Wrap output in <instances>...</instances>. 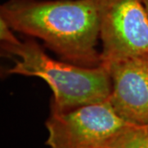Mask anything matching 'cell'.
I'll use <instances>...</instances> for the list:
<instances>
[{"instance_id": "8", "label": "cell", "mask_w": 148, "mask_h": 148, "mask_svg": "<svg viewBox=\"0 0 148 148\" xmlns=\"http://www.w3.org/2000/svg\"><path fill=\"white\" fill-rule=\"evenodd\" d=\"M95 148H118L114 145V143H112V144H107V145H103V146H100V147H97Z\"/></svg>"}, {"instance_id": "4", "label": "cell", "mask_w": 148, "mask_h": 148, "mask_svg": "<svg viewBox=\"0 0 148 148\" xmlns=\"http://www.w3.org/2000/svg\"><path fill=\"white\" fill-rule=\"evenodd\" d=\"M97 12L101 64L148 55V13L143 0H91Z\"/></svg>"}, {"instance_id": "3", "label": "cell", "mask_w": 148, "mask_h": 148, "mask_svg": "<svg viewBox=\"0 0 148 148\" xmlns=\"http://www.w3.org/2000/svg\"><path fill=\"white\" fill-rule=\"evenodd\" d=\"M110 99L66 111L50 110L45 122L49 148H95L112 144L130 127Z\"/></svg>"}, {"instance_id": "6", "label": "cell", "mask_w": 148, "mask_h": 148, "mask_svg": "<svg viewBox=\"0 0 148 148\" xmlns=\"http://www.w3.org/2000/svg\"><path fill=\"white\" fill-rule=\"evenodd\" d=\"M114 145L118 148H148V125H131Z\"/></svg>"}, {"instance_id": "7", "label": "cell", "mask_w": 148, "mask_h": 148, "mask_svg": "<svg viewBox=\"0 0 148 148\" xmlns=\"http://www.w3.org/2000/svg\"><path fill=\"white\" fill-rule=\"evenodd\" d=\"M0 40H1V45L16 44L20 40L14 35V31L7 23V21L1 17H0Z\"/></svg>"}, {"instance_id": "5", "label": "cell", "mask_w": 148, "mask_h": 148, "mask_svg": "<svg viewBox=\"0 0 148 148\" xmlns=\"http://www.w3.org/2000/svg\"><path fill=\"white\" fill-rule=\"evenodd\" d=\"M105 66L110 76L109 99L115 113L128 123L148 124V55L128 57Z\"/></svg>"}, {"instance_id": "2", "label": "cell", "mask_w": 148, "mask_h": 148, "mask_svg": "<svg viewBox=\"0 0 148 148\" xmlns=\"http://www.w3.org/2000/svg\"><path fill=\"white\" fill-rule=\"evenodd\" d=\"M13 60L8 73L38 77L53 92L50 110L66 111L110 98L111 80L105 65L84 67L50 57L33 39L1 45Z\"/></svg>"}, {"instance_id": "9", "label": "cell", "mask_w": 148, "mask_h": 148, "mask_svg": "<svg viewBox=\"0 0 148 148\" xmlns=\"http://www.w3.org/2000/svg\"><path fill=\"white\" fill-rule=\"evenodd\" d=\"M143 3H144V4H145L146 9H147V13H148V0H143Z\"/></svg>"}, {"instance_id": "1", "label": "cell", "mask_w": 148, "mask_h": 148, "mask_svg": "<svg viewBox=\"0 0 148 148\" xmlns=\"http://www.w3.org/2000/svg\"><path fill=\"white\" fill-rule=\"evenodd\" d=\"M0 17L14 32L40 40L63 60L84 67L101 64L99 21L91 0H8Z\"/></svg>"}]
</instances>
